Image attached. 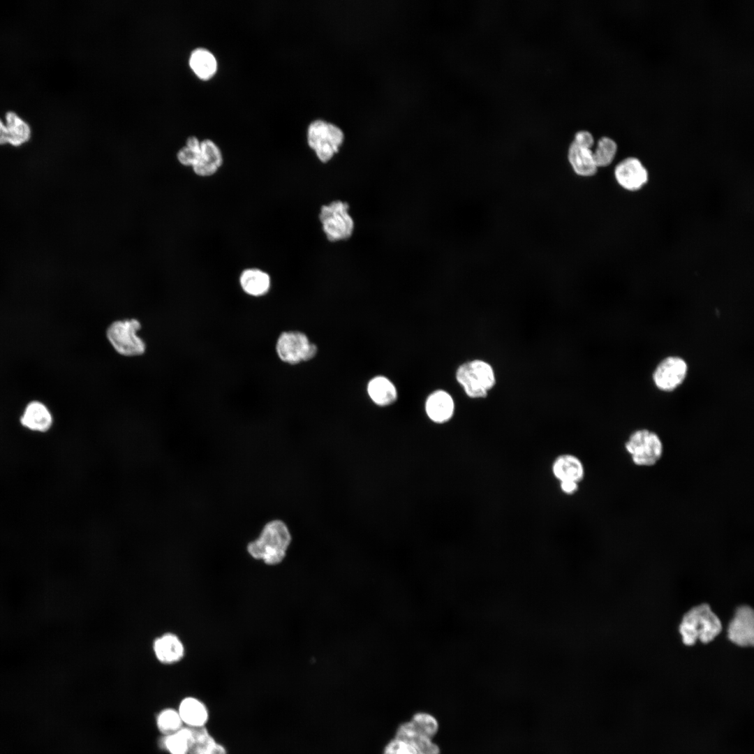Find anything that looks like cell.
Here are the masks:
<instances>
[{
	"label": "cell",
	"mask_w": 754,
	"mask_h": 754,
	"mask_svg": "<svg viewBox=\"0 0 754 754\" xmlns=\"http://www.w3.org/2000/svg\"><path fill=\"white\" fill-rule=\"evenodd\" d=\"M178 712L183 723L190 727L205 726L209 718L206 705L193 697H185L182 700Z\"/></svg>",
	"instance_id": "obj_20"
},
{
	"label": "cell",
	"mask_w": 754,
	"mask_h": 754,
	"mask_svg": "<svg viewBox=\"0 0 754 754\" xmlns=\"http://www.w3.org/2000/svg\"><path fill=\"white\" fill-rule=\"evenodd\" d=\"M568 160L576 174L582 177H591L598 170L593 151L572 142L568 150Z\"/></svg>",
	"instance_id": "obj_22"
},
{
	"label": "cell",
	"mask_w": 754,
	"mask_h": 754,
	"mask_svg": "<svg viewBox=\"0 0 754 754\" xmlns=\"http://www.w3.org/2000/svg\"><path fill=\"white\" fill-rule=\"evenodd\" d=\"M457 382L466 395L473 399H485L496 384L493 366L482 359H473L461 364L455 372Z\"/></svg>",
	"instance_id": "obj_3"
},
{
	"label": "cell",
	"mask_w": 754,
	"mask_h": 754,
	"mask_svg": "<svg viewBox=\"0 0 754 754\" xmlns=\"http://www.w3.org/2000/svg\"><path fill=\"white\" fill-rule=\"evenodd\" d=\"M307 143L322 163L330 161L339 151L344 135L337 125L323 119L312 121L307 128Z\"/></svg>",
	"instance_id": "obj_5"
},
{
	"label": "cell",
	"mask_w": 754,
	"mask_h": 754,
	"mask_svg": "<svg viewBox=\"0 0 754 754\" xmlns=\"http://www.w3.org/2000/svg\"><path fill=\"white\" fill-rule=\"evenodd\" d=\"M349 207L346 202L341 200H334L320 207L319 221L330 242L344 241L353 235L355 223Z\"/></svg>",
	"instance_id": "obj_6"
},
{
	"label": "cell",
	"mask_w": 754,
	"mask_h": 754,
	"mask_svg": "<svg viewBox=\"0 0 754 754\" xmlns=\"http://www.w3.org/2000/svg\"><path fill=\"white\" fill-rule=\"evenodd\" d=\"M688 364L681 356L670 355L661 359L651 374L652 382L658 390L672 392L685 382L688 374Z\"/></svg>",
	"instance_id": "obj_9"
},
{
	"label": "cell",
	"mask_w": 754,
	"mask_h": 754,
	"mask_svg": "<svg viewBox=\"0 0 754 754\" xmlns=\"http://www.w3.org/2000/svg\"><path fill=\"white\" fill-rule=\"evenodd\" d=\"M200 154V140L196 136L191 135L186 139V145L178 151L177 158L183 165L193 167Z\"/></svg>",
	"instance_id": "obj_28"
},
{
	"label": "cell",
	"mask_w": 754,
	"mask_h": 754,
	"mask_svg": "<svg viewBox=\"0 0 754 754\" xmlns=\"http://www.w3.org/2000/svg\"><path fill=\"white\" fill-rule=\"evenodd\" d=\"M559 485L562 494L566 496H573L579 490L580 483L572 480H565L559 482Z\"/></svg>",
	"instance_id": "obj_31"
},
{
	"label": "cell",
	"mask_w": 754,
	"mask_h": 754,
	"mask_svg": "<svg viewBox=\"0 0 754 754\" xmlns=\"http://www.w3.org/2000/svg\"><path fill=\"white\" fill-rule=\"evenodd\" d=\"M367 392L370 399L380 407L393 404L398 397L395 385L387 377L382 375L376 376L369 380Z\"/></svg>",
	"instance_id": "obj_17"
},
{
	"label": "cell",
	"mask_w": 754,
	"mask_h": 754,
	"mask_svg": "<svg viewBox=\"0 0 754 754\" xmlns=\"http://www.w3.org/2000/svg\"><path fill=\"white\" fill-rule=\"evenodd\" d=\"M614 175L617 184L628 191H637L649 181V172L637 157L628 156L615 167Z\"/></svg>",
	"instance_id": "obj_11"
},
{
	"label": "cell",
	"mask_w": 754,
	"mask_h": 754,
	"mask_svg": "<svg viewBox=\"0 0 754 754\" xmlns=\"http://www.w3.org/2000/svg\"><path fill=\"white\" fill-rule=\"evenodd\" d=\"M722 626L718 617L707 604H702L690 609L683 617L679 632L683 642L688 646L694 644L697 640L708 643L721 631Z\"/></svg>",
	"instance_id": "obj_4"
},
{
	"label": "cell",
	"mask_w": 754,
	"mask_h": 754,
	"mask_svg": "<svg viewBox=\"0 0 754 754\" xmlns=\"http://www.w3.org/2000/svg\"><path fill=\"white\" fill-rule=\"evenodd\" d=\"M191 729L192 741L188 754H228L226 748L216 741L205 726Z\"/></svg>",
	"instance_id": "obj_23"
},
{
	"label": "cell",
	"mask_w": 754,
	"mask_h": 754,
	"mask_svg": "<svg viewBox=\"0 0 754 754\" xmlns=\"http://www.w3.org/2000/svg\"><path fill=\"white\" fill-rule=\"evenodd\" d=\"M425 412L429 419L436 424L450 420L455 411L452 395L443 390H436L429 394L425 401Z\"/></svg>",
	"instance_id": "obj_14"
},
{
	"label": "cell",
	"mask_w": 754,
	"mask_h": 754,
	"mask_svg": "<svg viewBox=\"0 0 754 754\" xmlns=\"http://www.w3.org/2000/svg\"><path fill=\"white\" fill-rule=\"evenodd\" d=\"M6 118L8 144L19 147L28 142L31 138L29 125L14 112H8Z\"/></svg>",
	"instance_id": "obj_24"
},
{
	"label": "cell",
	"mask_w": 754,
	"mask_h": 754,
	"mask_svg": "<svg viewBox=\"0 0 754 754\" xmlns=\"http://www.w3.org/2000/svg\"><path fill=\"white\" fill-rule=\"evenodd\" d=\"M238 285L242 294L247 298L261 300L267 297L272 291V279L270 274L258 267L243 269L238 277Z\"/></svg>",
	"instance_id": "obj_12"
},
{
	"label": "cell",
	"mask_w": 754,
	"mask_h": 754,
	"mask_svg": "<svg viewBox=\"0 0 754 754\" xmlns=\"http://www.w3.org/2000/svg\"><path fill=\"white\" fill-rule=\"evenodd\" d=\"M291 542V534L286 523L273 519L263 526L258 537L247 545V552L253 559L267 565L280 563L285 558Z\"/></svg>",
	"instance_id": "obj_1"
},
{
	"label": "cell",
	"mask_w": 754,
	"mask_h": 754,
	"mask_svg": "<svg viewBox=\"0 0 754 754\" xmlns=\"http://www.w3.org/2000/svg\"><path fill=\"white\" fill-rule=\"evenodd\" d=\"M191 741V729L186 726L173 734L162 737L159 744L170 754H188Z\"/></svg>",
	"instance_id": "obj_25"
},
{
	"label": "cell",
	"mask_w": 754,
	"mask_h": 754,
	"mask_svg": "<svg viewBox=\"0 0 754 754\" xmlns=\"http://www.w3.org/2000/svg\"><path fill=\"white\" fill-rule=\"evenodd\" d=\"M153 649L156 658L164 664L175 663L184 655L182 642L173 633H165L158 637L154 642Z\"/></svg>",
	"instance_id": "obj_18"
},
{
	"label": "cell",
	"mask_w": 754,
	"mask_h": 754,
	"mask_svg": "<svg viewBox=\"0 0 754 754\" xmlns=\"http://www.w3.org/2000/svg\"><path fill=\"white\" fill-rule=\"evenodd\" d=\"M729 640L740 646H753L754 642V613L748 606L737 608L727 630Z\"/></svg>",
	"instance_id": "obj_13"
},
{
	"label": "cell",
	"mask_w": 754,
	"mask_h": 754,
	"mask_svg": "<svg viewBox=\"0 0 754 754\" xmlns=\"http://www.w3.org/2000/svg\"><path fill=\"white\" fill-rule=\"evenodd\" d=\"M274 353L278 361L295 367L311 363L319 354V346L304 330L295 328L281 331L274 342Z\"/></svg>",
	"instance_id": "obj_2"
},
{
	"label": "cell",
	"mask_w": 754,
	"mask_h": 754,
	"mask_svg": "<svg viewBox=\"0 0 754 754\" xmlns=\"http://www.w3.org/2000/svg\"><path fill=\"white\" fill-rule=\"evenodd\" d=\"M20 422L24 427L30 430L45 432L52 426V416L44 404L33 401L27 405Z\"/></svg>",
	"instance_id": "obj_19"
},
{
	"label": "cell",
	"mask_w": 754,
	"mask_h": 754,
	"mask_svg": "<svg viewBox=\"0 0 754 754\" xmlns=\"http://www.w3.org/2000/svg\"><path fill=\"white\" fill-rule=\"evenodd\" d=\"M617 149L618 146L614 140L607 136L600 138L593 151L598 168L609 165L615 158Z\"/></svg>",
	"instance_id": "obj_26"
},
{
	"label": "cell",
	"mask_w": 754,
	"mask_h": 754,
	"mask_svg": "<svg viewBox=\"0 0 754 754\" xmlns=\"http://www.w3.org/2000/svg\"><path fill=\"white\" fill-rule=\"evenodd\" d=\"M436 732L415 718L401 724L395 737L413 746L418 754H439L438 746L431 741Z\"/></svg>",
	"instance_id": "obj_10"
},
{
	"label": "cell",
	"mask_w": 754,
	"mask_h": 754,
	"mask_svg": "<svg viewBox=\"0 0 754 754\" xmlns=\"http://www.w3.org/2000/svg\"><path fill=\"white\" fill-rule=\"evenodd\" d=\"M8 144V132L6 126L0 119V145Z\"/></svg>",
	"instance_id": "obj_32"
},
{
	"label": "cell",
	"mask_w": 754,
	"mask_h": 754,
	"mask_svg": "<svg viewBox=\"0 0 754 754\" xmlns=\"http://www.w3.org/2000/svg\"><path fill=\"white\" fill-rule=\"evenodd\" d=\"M624 447L632 461L639 466L655 465L663 453L660 438L648 429H639L632 432Z\"/></svg>",
	"instance_id": "obj_7"
},
{
	"label": "cell",
	"mask_w": 754,
	"mask_h": 754,
	"mask_svg": "<svg viewBox=\"0 0 754 754\" xmlns=\"http://www.w3.org/2000/svg\"><path fill=\"white\" fill-rule=\"evenodd\" d=\"M593 137L590 132L587 131H580L575 134L573 142L580 147L591 149L593 145Z\"/></svg>",
	"instance_id": "obj_30"
},
{
	"label": "cell",
	"mask_w": 754,
	"mask_h": 754,
	"mask_svg": "<svg viewBox=\"0 0 754 754\" xmlns=\"http://www.w3.org/2000/svg\"><path fill=\"white\" fill-rule=\"evenodd\" d=\"M156 724L159 732L163 736L173 734L183 727V722L178 711L173 709H165L161 711L157 716Z\"/></svg>",
	"instance_id": "obj_27"
},
{
	"label": "cell",
	"mask_w": 754,
	"mask_h": 754,
	"mask_svg": "<svg viewBox=\"0 0 754 754\" xmlns=\"http://www.w3.org/2000/svg\"><path fill=\"white\" fill-rule=\"evenodd\" d=\"M223 157L219 147L210 139L200 141V154L193 165V172L200 177L214 175L221 167Z\"/></svg>",
	"instance_id": "obj_16"
},
{
	"label": "cell",
	"mask_w": 754,
	"mask_h": 754,
	"mask_svg": "<svg viewBox=\"0 0 754 754\" xmlns=\"http://www.w3.org/2000/svg\"><path fill=\"white\" fill-rule=\"evenodd\" d=\"M551 472L558 482L572 480L580 484L586 475L582 459L572 453L557 455L552 462Z\"/></svg>",
	"instance_id": "obj_15"
},
{
	"label": "cell",
	"mask_w": 754,
	"mask_h": 754,
	"mask_svg": "<svg viewBox=\"0 0 754 754\" xmlns=\"http://www.w3.org/2000/svg\"><path fill=\"white\" fill-rule=\"evenodd\" d=\"M140 322L134 318L113 322L107 330V338L114 349L121 355L138 356L144 353L145 343L138 335Z\"/></svg>",
	"instance_id": "obj_8"
},
{
	"label": "cell",
	"mask_w": 754,
	"mask_h": 754,
	"mask_svg": "<svg viewBox=\"0 0 754 754\" xmlns=\"http://www.w3.org/2000/svg\"><path fill=\"white\" fill-rule=\"evenodd\" d=\"M383 754H418L411 744L394 738L385 746Z\"/></svg>",
	"instance_id": "obj_29"
},
{
	"label": "cell",
	"mask_w": 754,
	"mask_h": 754,
	"mask_svg": "<svg viewBox=\"0 0 754 754\" xmlns=\"http://www.w3.org/2000/svg\"><path fill=\"white\" fill-rule=\"evenodd\" d=\"M188 63L197 77L203 80L212 78L218 68L217 60L214 54L202 47L192 50Z\"/></svg>",
	"instance_id": "obj_21"
}]
</instances>
